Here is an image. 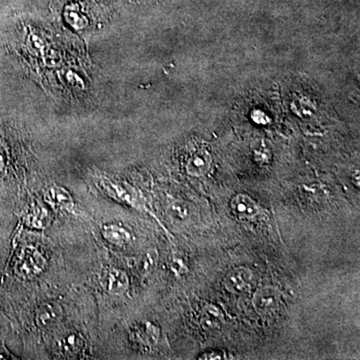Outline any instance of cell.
<instances>
[{
  "label": "cell",
  "instance_id": "cell-12",
  "mask_svg": "<svg viewBox=\"0 0 360 360\" xmlns=\"http://www.w3.org/2000/svg\"><path fill=\"white\" fill-rule=\"evenodd\" d=\"M208 164H210V161H208V158L206 155H195L190 160V164H188V171L193 175H203V173L205 172Z\"/></svg>",
  "mask_w": 360,
  "mask_h": 360
},
{
  "label": "cell",
  "instance_id": "cell-10",
  "mask_svg": "<svg viewBox=\"0 0 360 360\" xmlns=\"http://www.w3.org/2000/svg\"><path fill=\"white\" fill-rule=\"evenodd\" d=\"M82 338L78 333H69L59 342V349L65 355H76L82 348Z\"/></svg>",
  "mask_w": 360,
  "mask_h": 360
},
{
  "label": "cell",
  "instance_id": "cell-1",
  "mask_svg": "<svg viewBox=\"0 0 360 360\" xmlns=\"http://www.w3.org/2000/svg\"><path fill=\"white\" fill-rule=\"evenodd\" d=\"M226 291L234 294H245L251 291L254 284V272L245 267L230 270L225 278Z\"/></svg>",
  "mask_w": 360,
  "mask_h": 360
},
{
  "label": "cell",
  "instance_id": "cell-7",
  "mask_svg": "<svg viewBox=\"0 0 360 360\" xmlns=\"http://www.w3.org/2000/svg\"><path fill=\"white\" fill-rule=\"evenodd\" d=\"M102 234L105 240L113 243L116 247H125L133 240V236L126 228H124V226L114 225V223L103 225Z\"/></svg>",
  "mask_w": 360,
  "mask_h": 360
},
{
  "label": "cell",
  "instance_id": "cell-11",
  "mask_svg": "<svg viewBox=\"0 0 360 360\" xmlns=\"http://www.w3.org/2000/svg\"><path fill=\"white\" fill-rule=\"evenodd\" d=\"M138 337H139L140 341L142 344H146V346H155L157 342L158 337H159V330L153 324H146L144 326L140 327L139 330H138Z\"/></svg>",
  "mask_w": 360,
  "mask_h": 360
},
{
  "label": "cell",
  "instance_id": "cell-15",
  "mask_svg": "<svg viewBox=\"0 0 360 360\" xmlns=\"http://www.w3.org/2000/svg\"><path fill=\"white\" fill-rule=\"evenodd\" d=\"M199 359H205V360H216V359H225V355L221 351L212 350L207 351V352H204L201 355V357H199Z\"/></svg>",
  "mask_w": 360,
  "mask_h": 360
},
{
  "label": "cell",
  "instance_id": "cell-2",
  "mask_svg": "<svg viewBox=\"0 0 360 360\" xmlns=\"http://www.w3.org/2000/svg\"><path fill=\"white\" fill-rule=\"evenodd\" d=\"M280 304V291L273 286H265L258 289L252 298L254 311L259 315H273Z\"/></svg>",
  "mask_w": 360,
  "mask_h": 360
},
{
  "label": "cell",
  "instance_id": "cell-13",
  "mask_svg": "<svg viewBox=\"0 0 360 360\" xmlns=\"http://www.w3.org/2000/svg\"><path fill=\"white\" fill-rule=\"evenodd\" d=\"M157 250H149V251L146 254V258H144V261H142V263H144V265H142V269H144V270H146V272L149 271V270H150L151 269H153V267H155V261H157Z\"/></svg>",
  "mask_w": 360,
  "mask_h": 360
},
{
  "label": "cell",
  "instance_id": "cell-6",
  "mask_svg": "<svg viewBox=\"0 0 360 360\" xmlns=\"http://www.w3.org/2000/svg\"><path fill=\"white\" fill-rule=\"evenodd\" d=\"M45 265L46 259L39 250L35 247L26 248L21 269L24 275L35 278L43 271Z\"/></svg>",
  "mask_w": 360,
  "mask_h": 360
},
{
  "label": "cell",
  "instance_id": "cell-9",
  "mask_svg": "<svg viewBox=\"0 0 360 360\" xmlns=\"http://www.w3.org/2000/svg\"><path fill=\"white\" fill-rule=\"evenodd\" d=\"M223 322H225V317H223V311L218 306L208 304L204 307L201 318V324L204 330H215L223 326Z\"/></svg>",
  "mask_w": 360,
  "mask_h": 360
},
{
  "label": "cell",
  "instance_id": "cell-5",
  "mask_svg": "<svg viewBox=\"0 0 360 360\" xmlns=\"http://www.w3.org/2000/svg\"><path fill=\"white\" fill-rule=\"evenodd\" d=\"M232 212L239 219L252 221L259 214V206L254 199L247 194H237L230 203Z\"/></svg>",
  "mask_w": 360,
  "mask_h": 360
},
{
  "label": "cell",
  "instance_id": "cell-3",
  "mask_svg": "<svg viewBox=\"0 0 360 360\" xmlns=\"http://www.w3.org/2000/svg\"><path fill=\"white\" fill-rule=\"evenodd\" d=\"M100 284L111 295H122L128 291L129 278L124 270L106 269L100 273Z\"/></svg>",
  "mask_w": 360,
  "mask_h": 360
},
{
  "label": "cell",
  "instance_id": "cell-4",
  "mask_svg": "<svg viewBox=\"0 0 360 360\" xmlns=\"http://www.w3.org/2000/svg\"><path fill=\"white\" fill-rule=\"evenodd\" d=\"M63 316V308L56 302H45L39 305L35 313V324L41 328L56 326Z\"/></svg>",
  "mask_w": 360,
  "mask_h": 360
},
{
  "label": "cell",
  "instance_id": "cell-8",
  "mask_svg": "<svg viewBox=\"0 0 360 360\" xmlns=\"http://www.w3.org/2000/svg\"><path fill=\"white\" fill-rule=\"evenodd\" d=\"M46 201L60 210H74V201L71 195L61 186L54 185L49 188L45 194Z\"/></svg>",
  "mask_w": 360,
  "mask_h": 360
},
{
  "label": "cell",
  "instance_id": "cell-14",
  "mask_svg": "<svg viewBox=\"0 0 360 360\" xmlns=\"http://www.w3.org/2000/svg\"><path fill=\"white\" fill-rule=\"evenodd\" d=\"M171 214L177 218H184L188 215V208L182 203H175L171 206Z\"/></svg>",
  "mask_w": 360,
  "mask_h": 360
}]
</instances>
